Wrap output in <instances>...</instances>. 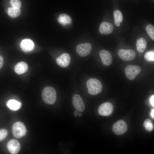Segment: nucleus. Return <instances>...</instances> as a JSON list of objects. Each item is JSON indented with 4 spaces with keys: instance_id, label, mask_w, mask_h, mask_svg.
<instances>
[{
    "instance_id": "obj_1",
    "label": "nucleus",
    "mask_w": 154,
    "mask_h": 154,
    "mask_svg": "<svg viewBox=\"0 0 154 154\" xmlns=\"http://www.w3.org/2000/svg\"><path fill=\"white\" fill-rule=\"evenodd\" d=\"M42 96L44 102L48 104H53L56 101V93L53 87L48 86L44 88L42 91Z\"/></svg>"
},
{
    "instance_id": "obj_2",
    "label": "nucleus",
    "mask_w": 154,
    "mask_h": 154,
    "mask_svg": "<svg viewBox=\"0 0 154 154\" xmlns=\"http://www.w3.org/2000/svg\"><path fill=\"white\" fill-rule=\"evenodd\" d=\"M86 86L89 93L92 95H96L100 93L102 90V85L98 80L91 78L86 82Z\"/></svg>"
},
{
    "instance_id": "obj_3",
    "label": "nucleus",
    "mask_w": 154,
    "mask_h": 154,
    "mask_svg": "<svg viewBox=\"0 0 154 154\" xmlns=\"http://www.w3.org/2000/svg\"><path fill=\"white\" fill-rule=\"evenodd\" d=\"M13 135L17 138H20L24 136L27 133V129L24 124L18 121L15 123L12 128Z\"/></svg>"
},
{
    "instance_id": "obj_4",
    "label": "nucleus",
    "mask_w": 154,
    "mask_h": 154,
    "mask_svg": "<svg viewBox=\"0 0 154 154\" xmlns=\"http://www.w3.org/2000/svg\"><path fill=\"white\" fill-rule=\"evenodd\" d=\"M141 70L140 67L138 66L128 65L125 68V76L129 80L134 79L139 74Z\"/></svg>"
},
{
    "instance_id": "obj_5",
    "label": "nucleus",
    "mask_w": 154,
    "mask_h": 154,
    "mask_svg": "<svg viewBox=\"0 0 154 154\" xmlns=\"http://www.w3.org/2000/svg\"><path fill=\"white\" fill-rule=\"evenodd\" d=\"M112 129L114 133L117 135H121L126 132L127 129V126L124 121L120 120L113 124Z\"/></svg>"
},
{
    "instance_id": "obj_6",
    "label": "nucleus",
    "mask_w": 154,
    "mask_h": 154,
    "mask_svg": "<svg viewBox=\"0 0 154 154\" xmlns=\"http://www.w3.org/2000/svg\"><path fill=\"white\" fill-rule=\"evenodd\" d=\"M92 49L91 44L88 42L80 44L77 46L76 48L77 54L82 57L89 55L91 52Z\"/></svg>"
},
{
    "instance_id": "obj_7",
    "label": "nucleus",
    "mask_w": 154,
    "mask_h": 154,
    "mask_svg": "<svg viewBox=\"0 0 154 154\" xmlns=\"http://www.w3.org/2000/svg\"><path fill=\"white\" fill-rule=\"evenodd\" d=\"M118 54L121 59L126 61L132 60L135 56V51L131 49H121L118 51Z\"/></svg>"
},
{
    "instance_id": "obj_8",
    "label": "nucleus",
    "mask_w": 154,
    "mask_h": 154,
    "mask_svg": "<svg viewBox=\"0 0 154 154\" xmlns=\"http://www.w3.org/2000/svg\"><path fill=\"white\" fill-rule=\"evenodd\" d=\"M113 106L111 103L109 102L104 103L99 107L98 111L99 114L103 116L110 115L113 110Z\"/></svg>"
},
{
    "instance_id": "obj_9",
    "label": "nucleus",
    "mask_w": 154,
    "mask_h": 154,
    "mask_svg": "<svg viewBox=\"0 0 154 154\" xmlns=\"http://www.w3.org/2000/svg\"><path fill=\"white\" fill-rule=\"evenodd\" d=\"M72 103L76 110L83 112L85 109V106L81 97L79 95L75 94L72 98Z\"/></svg>"
},
{
    "instance_id": "obj_10",
    "label": "nucleus",
    "mask_w": 154,
    "mask_h": 154,
    "mask_svg": "<svg viewBox=\"0 0 154 154\" xmlns=\"http://www.w3.org/2000/svg\"><path fill=\"white\" fill-rule=\"evenodd\" d=\"M9 152L12 154H16L20 151L21 145L20 143L15 139H12L8 142L7 145Z\"/></svg>"
},
{
    "instance_id": "obj_11",
    "label": "nucleus",
    "mask_w": 154,
    "mask_h": 154,
    "mask_svg": "<svg viewBox=\"0 0 154 154\" xmlns=\"http://www.w3.org/2000/svg\"><path fill=\"white\" fill-rule=\"evenodd\" d=\"M100 57L103 64L105 66H108L111 64L112 62V56L110 52L108 51L103 50L99 53Z\"/></svg>"
},
{
    "instance_id": "obj_12",
    "label": "nucleus",
    "mask_w": 154,
    "mask_h": 154,
    "mask_svg": "<svg viewBox=\"0 0 154 154\" xmlns=\"http://www.w3.org/2000/svg\"><path fill=\"white\" fill-rule=\"evenodd\" d=\"M70 61L71 58L70 55L66 53L63 54L56 59L57 63L63 68L68 66L70 62Z\"/></svg>"
},
{
    "instance_id": "obj_13",
    "label": "nucleus",
    "mask_w": 154,
    "mask_h": 154,
    "mask_svg": "<svg viewBox=\"0 0 154 154\" xmlns=\"http://www.w3.org/2000/svg\"><path fill=\"white\" fill-rule=\"evenodd\" d=\"M22 50L25 52H29L32 51L35 47L33 42L29 39H25L22 40L20 44Z\"/></svg>"
},
{
    "instance_id": "obj_14",
    "label": "nucleus",
    "mask_w": 154,
    "mask_h": 154,
    "mask_svg": "<svg viewBox=\"0 0 154 154\" xmlns=\"http://www.w3.org/2000/svg\"><path fill=\"white\" fill-rule=\"evenodd\" d=\"M113 29L114 26L111 23L103 22L100 26L99 31L102 34L108 35L111 33Z\"/></svg>"
},
{
    "instance_id": "obj_15",
    "label": "nucleus",
    "mask_w": 154,
    "mask_h": 154,
    "mask_svg": "<svg viewBox=\"0 0 154 154\" xmlns=\"http://www.w3.org/2000/svg\"><path fill=\"white\" fill-rule=\"evenodd\" d=\"M28 69V66L26 63L22 61L17 63L15 66L14 70L18 74H22L26 72Z\"/></svg>"
},
{
    "instance_id": "obj_16",
    "label": "nucleus",
    "mask_w": 154,
    "mask_h": 154,
    "mask_svg": "<svg viewBox=\"0 0 154 154\" xmlns=\"http://www.w3.org/2000/svg\"><path fill=\"white\" fill-rule=\"evenodd\" d=\"M7 106L11 110L16 111L19 110L22 106L21 103L15 100H8L6 103Z\"/></svg>"
},
{
    "instance_id": "obj_17",
    "label": "nucleus",
    "mask_w": 154,
    "mask_h": 154,
    "mask_svg": "<svg viewBox=\"0 0 154 154\" xmlns=\"http://www.w3.org/2000/svg\"><path fill=\"white\" fill-rule=\"evenodd\" d=\"M147 45V41L145 38L141 37L138 39L136 43L137 50L139 53L143 52L146 48Z\"/></svg>"
},
{
    "instance_id": "obj_18",
    "label": "nucleus",
    "mask_w": 154,
    "mask_h": 154,
    "mask_svg": "<svg viewBox=\"0 0 154 154\" xmlns=\"http://www.w3.org/2000/svg\"><path fill=\"white\" fill-rule=\"evenodd\" d=\"M114 22L116 26L119 27L123 20V17L121 12L119 10H117L114 12Z\"/></svg>"
},
{
    "instance_id": "obj_19",
    "label": "nucleus",
    "mask_w": 154,
    "mask_h": 154,
    "mask_svg": "<svg viewBox=\"0 0 154 154\" xmlns=\"http://www.w3.org/2000/svg\"><path fill=\"white\" fill-rule=\"evenodd\" d=\"M58 21L63 25L70 23L72 20L67 15L64 14L60 15L58 18Z\"/></svg>"
},
{
    "instance_id": "obj_20",
    "label": "nucleus",
    "mask_w": 154,
    "mask_h": 154,
    "mask_svg": "<svg viewBox=\"0 0 154 154\" xmlns=\"http://www.w3.org/2000/svg\"><path fill=\"white\" fill-rule=\"evenodd\" d=\"M8 13L10 17L15 18L18 17L20 15L21 11L20 9L9 7L8 9Z\"/></svg>"
},
{
    "instance_id": "obj_21",
    "label": "nucleus",
    "mask_w": 154,
    "mask_h": 154,
    "mask_svg": "<svg viewBox=\"0 0 154 154\" xmlns=\"http://www.w3.org/2000/svg\"><path fill=\"white\" fill-rule=\"evenodd\" d=\"M146 30L150 37L154 40V27L151 24L148 25L146 27Z\"/></svg>"
},
{
    "instance_id": "obj_22",
    "label": "nucleus",
    "mask_w": 154,
    "mask_h": 154,
    "mask_svg": "<svg viewBox=\"0 0 154 154\" xmlns=\"http://www.w3.org/2000/svg\"><path fill=\"white\" fill-rule=\"evenodd\" d=\"M143 125L146 129L149 131H151L153 129V124L151 121L149 119H147L145 120Z\"/></svg>"
},
{
    "instance_id": "obj_23",
    "label": "nucleus",
    "mask_w": 154,
    "mask_h": 154,
    "mask_svg": "<svg viewBox=\"0 0 154 154\" xmlns=\"http://www.w3.org/2000/svg\"><path fill=\"white\" fill-rule=\"evenodd\" d=\"M145 59L147 61L154 62V52L153 51H149L147 52L144 56Z\"/></svg>"
},
{
    "instance_id": "obj_24",
    "label": "nucleus",
    "mask_w": 154,
    "mask_h": 154,
    "mask_svg": "<svg viewBox=\"0 0 154 154\" xmlns=\"http://www.w3.org/2000/svg\"><path fill=\"white\" fill-rule=\"evenodd\" d=\"M10 3L13 8L20 9L21 7V4L20 0H10Z\"/></svg>"
},
{
    "instance_id": "obj_25",
    "label": "nucleus",
    "mask_w": 154,
    "mask_h": 154,
    "mask_svg": "<svg viewBox=\"0 0 154 154\" xmlns=\"http://www.w3.org/2000/svg\"><path fill=\"white\" fill-rule=\"evenodd\" d=\"M7 130L4 129H0V142H1L5 139L7 135Z\"/></svg>"
},
{
    "instance_id": "obj_26",
    "label": "nucleus",
    "mask_w": 154,
    "mask_h": 154,
    "mask_svg": "<svg viewBox=\"0 0 154 154\" xmlns=\"http://www.w3.org/2000/svg\"><path fill=\"white\" fill-rule=\"evenodd\" d=\"M150 105L153 107L154 106V95H152L149 98Z\"/></svg>"
},
{
    "instance_id": "obj_27",
    "label": "nucleus",
    "mask_w": 154,
    "mask_h": 154,
    "mask_svg": "<svg viewBox=\"0 0 154 154\" xmlns=\"http://www.w3.org/2000/svg\"><path fill=\"white\" fill-rule=\"evenodd\" d=\"M4 63V60L3 58L0 55V69L3 67Z\"/></svg>"
},
{
    "instance_id": "obj_28",
    "label": "nucleus",
    "mask_w": 154,
    "mask_h": 154,
    "mask_svg": "<svg viewBox=\"0 0 154 154\" xmlns=\"http://www.w3.org/2000/svg\"><path fill=\"white\" fill-rule=\"evenodd\" d=\"M150 116L153 119L154 118V109H152L150 113Z\"/></svg>"
},
{
    "instance_id": "obj_29",
    "label": "nucleus",
    "mask_w": 154,
    "mask_h": 154,
    "mask_svg": "<svg viewBox=\"0 0 154 154\" xmlns=\"http://www.w3.org/2000/svg\"><path fill=\"white\" fill-rule=\"evenodd\" d=\"M74 116L77 117L78 115V112L77 110L75 111L74 113Z\"/></svg>"
},
{
    "instance_id": "obj_30",
    "label": "nucleus",
    "mask_w": 154,
    "mask_h": 154,
    "mask_svg": "<svg viewBox=\"0 0 154 154\" xmlns=\"http://www.w3.org/2000/svg\"><path fill=\"white\" fill-rule=\"evenodd\" d=\"M78 114V116L80 117H81L82 116V114L81 112H79Z\"/></svg>"
}]
</instances>
